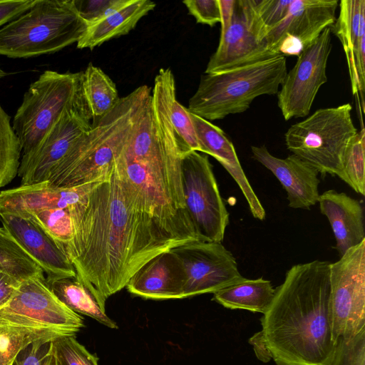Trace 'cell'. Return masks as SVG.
<instances>
[{"label": "cell", "instance_id": "obj_11", "mask_svg": "<svg viewBox=\"0 0 365 365\" xmlns=\"http://www.w3.org/2000/svg\"><path fill=\"white\" fill-rule=\"evenodd\" d=\"M256 0H236L231 24L210 56L205 73H214L263 61L279 55L266 41Z\"/></svg>", "mask_w": 365, "mask_h": 365}, {"label": "cell", "instance_id": "obj_7", "mask_svg": "<svg viewBox=\"0 0 365 365\" xmlns=\"http://www.w3.org/2000/svg\"><path fill=\"white\" fill-rule=\"evenodd\" d=\"M81 76L82 71L46 70L31 83L12 121L22 155L33 150L62 113L83 99Z\"/></svg>", "mask_w": 365, "mask_h": 365}, {"label": "cell", "instance_id": "obj_10", "mask_svg": "<svg viewBox=\"0 0 365 365\" xmlns=\"http://www.w3.org/2000/svg\"><path fill=\"white\" fill-rule=\"evenodd\" d=\"M332 335L354 336L365 329V239L329 264Z\"/></svg>", "mask_w": 365, "mask_h": 365}, {"label": "cell", "instance_id": "obj_26", "mask_svg": "<svg viewBox=\"0 0 365 365\" xmlns=\"http://www.w3.org/2000/svg\"><path fill=\"white\" fill-rule=\"evenodd\" d=\"M46 282L57 298L74 312L90 317L108 328L118 329L117 324L102 310L90 292L76 277Z\"/></svg>", "mask_w": 365, "mask_h": 365}, {"label": "cell", "instance_id": "obj_43", "mask_svg": "<svg viewBox=\"0 0 365 365\" xmlns=\"http://www.w3.org/2000/svg\"><path fill=\"white\" fill-rule=\"evenodd\" d=\"M9 365H15V364H14V363H12V364H9Z\"/></svg>", "mask_w": 365, "mask_h": 365}, {"label": "cell", "instance_id": "obj_39", "mask_svg": "<svg viewBox=\"0 0 365 365\" xmlns=\"http://www.w3.org/2000/svg\"><path fill=\"white\" fill-rule=\"evenodd\" d=\"M36 0H4L0 1V27L16 19L30 9ZM0 66V79L6 76Z\"/></svg>", "mask_w": 365, "mask_h": 365}, {"label": "cell", "instance_id": "obj_28", "mask_svg": "<svg viewBox=\"0 0 365 365\" xmlns=\"http://www.w3.org/2000/svg\"><path fill=\"white\" fill-rule=\"evenodd\" d=\"M22 147L11 124V118L0 105V188L18 175Z\"/></svg>", "mask_w": 365, "mask_h": 365}, {"label": "cell", "instance_id": "obj_14", "mask_svg": "<svg viewBox=\"0 0 365 365\" xmlns=\"http://www.w3.org/2000/svg\"><path fill=\"white\" fill-rule=\"evenodd\" d=\"M185 273L182 299L215 293L245 277L237 261L221 242L195 241L172 249Z\"/></svg>", "mask_w": 365, "mask_h": 365}, {"label": "cell", "instance_id": "obj_27", "mask_svg": "<svg viewBox=\"0 0 365 365\" xmlns=\"http://www.w3.org/2000/svg\"><path fill=\"white\" fill-rule=\"evenodd\" d=\"M0 272L23 282L45 278L40 266L2 226L0 227Z\"/></svg>", "mask_w": 365, "mask_h": 365}, {"label": "cell", "instance_id": "obj_23", "mask_svg": "<svg viewBox=\"0 0 365 365\" xmlns=\"http://www.w3.org/2000/svg\"><path fill=\"white\" fill-rule=\"evenodd\" d=\"M156 4L149 0H116L110 11L101 20L87 26L76 43L80 49H93L103 43L128 34Z\"/></svg>", "mask_w": 365, "mask_h": 365}, {"label": "cell", "instance_id": "obj_35", "mask_svg": "<svg viewBox=\"0 0 365 365\" xmlns=\"http://www.w3.org/2000/svg\"><path fill=\"white\" fill-rule=\"evenodd\" d=\"M292 1V0H256L257 16L267 35L284 19Z\"/></svg>", "mask_w": 365, "mask_h": 365}, {"label": "cell", "instance_id": "obj_37", "mask_svg": "<svg viewBox=\"0 0 365 365\" xmlns=\"http://www.w3.org/2000/svg\"><path fill=\"white\" fill-rule=\"evenodd\" d=\"M182 3L197 23L211 27L220 23L219 0H185Z\"/></svg>", "mask_w": 365, "mask_h": 365}, {"label": "cell", "instance_id": "obj_36", "mask_svg": "<svg viewBox=\"0 0 365 365\" xmlns=\"http://www.w3.org/2000/svg\"><path fill=\"white\" fill-rule=\"evenodd\" d=\"M55 339H39L31 342L19 351L14 359L15 365H43L52 351Z\"/></svg>", "mask_w": 365, "mask_h": 365}, {"label": "cell", "instance_id": "obj_25", "mask_svg": "<svg viewBox=\"0 0 365 365\" xmlns=\"http://www.w3.org/2000/svg\"><path fill=\"white\" fill-rule=\"evenodd\" d=\"M81 91L92 123L108 113L120 99L114 82L91 63L82 71Z\"/></svg>", "mask_w": 365, "mask_h": 365}, {"label": "cell", "instance_id": "obj_1", "mask_svg": "<svg viewBox=\"0 0 365 365\" xmlns=\"http://www.w3.org/2000/svg\"><path fill=\"white\" fill-rule=\"evenodd\" d=\"M73 238L64 253L102 310L155 256L192 242L155 217L115 165L70 211Z\"/></svg>", "mask_w": 365, "mask_h": 365}, {"label": "cell", "instance_id": "obj_20", "mask_svg": "<svg viewBox=\"0 0 365 365\" xmlns=\"http://www.w3.org/2000/svg\"><path fill=\"white\" fill-rule=\"evenodd\" d=\"M185 273L172 251L163 252L144 264L125 286L133 295L145 299H182Z\"/></svg>", "mask_w": 365, "mask_h": 365}, {"label": "cell", "instance_id": "obj_5", "mask_svg": "<svg viewBox=\"0 0 365 365\" xmlns=\"http://www.w3.org/2000/svg\"><path fill=\"white\" fill-rule=\"evenodd\" d=\"M86 28L73 0H36L0 27V55L21 58L53 53L77 43Z\"/></svg>", "mask_w": 365, "mask_h": 365}, {"label": "cell", "instance_id": "obj_41", "mask_svg": "<svg viewBox=\"0 0 365 365\" xmlns=\"http://www.w3.org/2000/svg\"><path fill=\"white\" fill-rule=\"evenodd\" d=\"M235 1L236 0H219L221 24L220 34L225 32L231 24Z\"/></svg>", "mask_w": 365, "mask_h": 365}, {"label": "cell", "instance_id": "obj_2", "mask_svg": "<svg viewBox=\"0 0 365 365\" xmlns=\"http://www.w3.org/2000/svg\"><path fill=\"white\" fill-rule=\"evenodd\" d=\"M329 262L316 259L292 266L275 288L260 319L262 330L250 343L262 347V360L276 365H327L332 335Z\"/></svg>", "mask_w": 365, "mask_h": 365}, {"label": "cell", "instance_id": "obj_38", "mask_svg": "<svg viewBox=\"0 0 365 365\" xmlns=\"http://www.w3.org/2000/svg\"><path fill=\"white\" fill-rule=\"evenodd\" d=\"M113 0H73L81 19L88 25L101 19Z\"/></svg>", "mask_w": 365, "mask_h": 365}, {"label": "cell", "instance_id": "obj_31", "mask_svg": "<svg viewBox=\"0 0 365 365\" xmlns=\"http://www.w3.org/2000/svg\"><path fill=\"white\" fill-rule=\"evenodd\" d=\"M60 336L48 331L0 327V365H9L21 349L39 339H56Z\"/></svg>", "mask_w": 365, "mask_h": 365}, {"label": "cell", "instance_id": "obj_29", "mask_svg": "<svg viewBox=\"0 0 365 365\" xmlns=\"http://www.w3.org/2000/svg\"><path fill=\"white\" fill-rule=\"evenodd\" d=\"M25 217L31 220L48 234L63 251L73 238V227L69 210L48 208L32 212Z\"/></svg>", "mask_w": 365, "mask_h": 365}, {"label": "cell", "instance_id": "obj_42", "mask_svg": "<svg viewBox=\"0 0 365 365\" xmlns=\"http://www.w3.org/2000/svg\"><path fill=\"white\" fill-rule=\"evenodd\" d=\"M43 365H57L56 358L53 352V346L51 353L45 361Z\"/></svg>", "mask_w": 365, "mask_h": 365}, {"label": "cell", "instance_id": "obj_40", "mask_svg": "<svg viewBox=\"0 0 365 365\" xmlns=\"http://www.w3.org/2000/svg\"><path fill=\"white\" fill-rule=\"evenodd\" d=\"M21 282L0 272V310L11 299Z\"/></svg>", "mask_w": 365, "mask_h": 365}, {"label": "cell", "instance_id": "obj_24", "mask_svg": "<svg viewBox=\"0 0 365 365\" xmlns=\"http://www.w3.org/2000/svg\"><path fill=\"white\" fill-rule=\"evenodd\" d=\"M275 288L262 277L242 280L213 293L212 300L230 309L264 314L274 298Z\"/></svg>", "mask_w": 365, "mask_h": 365}, {"label": "cell", "instance_id": "obj_12", "mask_svg": "<svg viewBox=\"0 0 365 365\" xmlns=\"http://www.w3.org/2000/svg\"><path fill=\"white\" fill-rule=\"evenodd\" d=\"M83 98L66 109L31 152L22 155L18 172L21 185L47 181L50 175L91 129Z\"/></svg>", "mask_w": 365, "mask_h": 365}, {"label": "cell", "instance_id": "obj_16", "mask_svg": "<svg viewBox=\"0 0 365 365\" xmlns=\"http://www.w3.org/2000/svg\"><path fill=\"white\" fill-rule=\"evenodd\" d=\"M3 227L40 266L46 281L76 277V271L58 244L31 220L0 215Z\"/></svg>", "mask_w": 365, "mask_h": 365}, {"label": "cell", "instance_id": "obj_21", "mask_svg": "<svg viewBox=\"0 0 365 365\" xmlns=\"http://www.w3.org/2000/svg\"><path fill=\"white\" fill-rule=\"evenodd\" d=\"M201 152L215 158L237 183L253 217L259 220L266 212L244 173L235 147L224 131L211 122L190 112Z\"/></svg>", "mask_w": 365, "mask_h": 365}, {"label": "cell", "instance_id": "obj_4", "mask_svg": "<svg viewBox=\"0 0 365 365\" xmlns=\"http://www.w3.org/2000/svg\"><path fill=\"white\" fill-rule=\"evenodd\" d=\"M287 72L286 57L278 56L230 70L202 75L187 110L208 121L246 111L262 95L278 93Z\"/></svg>", "mask_w": 365, "mask_h": 365}, {"label": "cell", "instance_id": "obj_8", "mask_svg": "<svg viewBox=\"0 0 365 365\" xmlns=\"http://www.w3.org/2000/svg\"><path fill=\"white\" fill-rule=\"evenodd\" d=\"M0 327L27 328L75 336L84 327L83 318L53 293L46 278L23 282L0 310Z\"/></svg>", "mask_w": 365, "mask_h": 365}, {"label": "cell", "instance_id": "obj_3", "mask_svg": "<svg viewBox=\"0 0 365 365\" xmlns=\"http://www.w3.org/2000/svg\"><path fill=\"white\" fill-rule=\"evenodd\" d=\"M151 91L146 85L137 88L92 123L88 133L51 173L48 184L71 187L105 180L131 136Z\"/></svg>", "mask_w": 365, "mask_h": 365}, {"label": "cell", "instance_id": "obj_32", "mask_svg": "<svg viewBox=\"0 0 365 365\" xmlns=\"http://www.w3.org/2000/svg\"><path fill=\"white\" fill-rule=\"evenodd\" d=\"M168 110L171 123L179 138L190 150L201 152L190 112L176 98L175 81L170 83L168 89Z\"/></svg>", "mask_w": 365, "mask_h": 365}, {"label": "cell", "instance_id": "obj_13", "mask_svg": "<svg viewBox=\"0 0 365 365\" xmlns=\"http://www.w3.org/2000/svg\"><path fill=\"white\" fill-rule=\"evenodd\" d=\"M331 34V27L325 29L287 72L277 93V104L285 120L308 115L319 88L327 81Z\"/></svg>", "mask_w": 365, "mask_h": 365}, {"label": "cell", "instance_id": "obj_22", "mask_svg": "<svg viewBox=\"0 0 365 365\" xmlns=\"http://www.w3.org/2000/svg\"><path fill=\"white\" fill-rule=\"evenodd\" d=\"M317 202L321 213L330 223L340 256L365 239L363 207L359 201L344 192L329 190L319 195Z\"/></svg>", "mask_w": 365, "mask_h": 365}, {"label": "cell", "instance_id": "obj_9", "mask_svg": "<svg viewBox=\"0 0 365 365\" xmlns=\"http://www.w3.org/2000/svg\"><path fill=\"white\" fill-rule=\"evenodd\" d=\"M186 210L201 241L222 242L229 212L206 155L190 151L181 162Z\"/></svg>", "mask_w": 365, "mask_h": 365}, {"label": "cell", "instance_id": "obj_6", "mask_svg": "<svg viewBox=\"0 0 365 365\" xmlns=\"http://www.w3.org/2000/svg\"><path fill=\"white\" fill-rule=\"evenodd\" d=\"M351 108L349 103L319 108L292 125L284 134L287 149L322 175L341 178L346 147L358 132Z\"/></svg>", "mask_w": 365, "mask_h": 365}, {"label": "cell", "instance_id": "obj_18", "mask_svg": "<svg viewBox=\"0 0 365 365\" xmlns=\"http://www.w3.org/2000/svg\"><path fill=\"white\" fill-rule=\"evenodd\" d=\"M97 182L58 187L45 181L3 190L0 192V215L25 217L30 212L48 208L71 211L86 197Z\"/></svg>", "mask_w": 365, "mask_h": 365}, {"label": "cell", "instance_id": "obj_30", "mask_svg": "<svg viewBox=\"0 0 365 365\" xmlns=\"http://www.w3.org/2000/svg\"><path fill=\"white\" fill-rule=\"evenodd\" d=\"M341 179L357 193L365 194V129L349 141L343 160Z\"/></svg>", "mask_w": 365, "mask_h": 365}, {"label": "cell", "instance_id": "obj_33", "mask_svg": "<svg viewBox=\"0 0 365 365\" xmlns=\"http://www.w3.org/2000/svg\"><path fill=\"white\" fill-rule=\"evenodd\" d=\"M52 346L57 365H98V357L73 336H59L53 340Z\"/></svg>", "mask_w": 365, "mask_h": 365}, {"label": "cell", "instance_id": "obj_19", "mask_svg": "<svg viewBox=\"0 0 365 365\" xmlns=\"http://www.w3.org/2000/svg\"><path fill=\"white\" fill-rule=\"evenodd\" d=\"M253 158L270 170L287 192L292 208L309 209L319 197V173L292 154L286 158L272 155L264 145L251 146Z\"/></svg>", "mask_w": 365, "mask_h": 365}, {"label": "cell", "instance_id": "obj_17", "mask_svg": "<svg viewBox=\"0 0 365 365\" xmlns=\"http://www.w3.org/2000/svg\"><path fill=\"white\" fill-rule=\"evenodd\" d=\"M339 13L331 31L343 46L353 95L359 98L360 110L364 112L365 88V0H341Z\"/></svg>", "mask_w": 365, "mask_h": 365}, {"label": "cell", "instance_id": "obj_34", "mask_svg": "<svg viewBox=\"0 0 365 365\" xmlns=\"http://www.w3.org/2000/svg\"><path fill=\"white\" fill-rule=\"evenodd\" d=\"M327 365H365V329L354 336L337 339Z\"/></svg>", "mask_w": 365, "mask_h": 365}, {"label": "cell", "instance_id": "obj_15", "mask_svg": "<svg viewBox=\"0 0 365 365\" xmlns=\"http://www.w3.org/2000/svg\"><path fill=\"white\" fill-rule=\"evenodd\" d=\"M337 0H292L284 19L267 35L269 48L279 56H297L336 20Z\"/></svg>", "mask_w": 365, "mask_h": 365}]
</instances>
